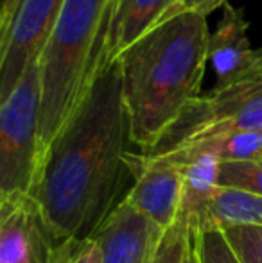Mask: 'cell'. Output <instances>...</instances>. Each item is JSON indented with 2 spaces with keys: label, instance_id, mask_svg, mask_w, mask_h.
Wrapping results in <instances>:
<instances>
[{
  "label": "cell",
  "instance_id": "cell-1",
  "mask_svg": "<svg viewBox=\"0 0 262 263\" xmlns=\"http://www.w3.org/2000/svg\"><path fill=\"white\" fill-rule=\"evenodd\" d=\"M130 143L119 63L102 59L79 106L43 153L31 190L58 246L94 238L124 201Z\"/></svg>",
  "mask_w": 262,
  "mask_h": 263
},
{
  "label": "cell",
  "instance_id": "cell-2",
  "mask_svg": "<svg viewBox=\"0 0 262 263\" xmlns=\"http://www.w3.org/2000/svg\"><path fill=\"white\" fill-rule=\"evenodd\" d=\"M206 16L180 7L117 58L131 143L149 153L199 97L208 61Z\"/></svg>",
  "mask_w": 262,
  "mask_h": 263
},
{
  "label": "cell",
  "instance_id": "cell-3",
  "mask_svg": "<svg viewBox=\"0 0 262 263\" xmlns=\"http://www.w3.org/2000/svg\"><path fill=\"white\" fill-rule=\"evenodd\" d=\"M110 0H65L38 55L42 156L84 97L102 61Z\"/></svg>",
  "mask_w": 262,
  "mask_h": 263
},
{
  "label": "cell",
  "instance_id": "cell-4",
  "mask_svg": "<svg viewBox=\"0 0 262 263\" xmlns=\"http://www.w3.org/2000/svg\"><path fill=\"white\" fill-rule=\"evenodd\" d=\"M38 58L0 101V211L29 197L42 161Z\"/></svg>",
  "mask_w": 262,
  "mask_h": 263
},
{
  "label": "cell",
  "instance_id": "cell-5",
  "mask_svg": "<svg viewBox=\"0 0 262 263\" xmlns=\"http://www.w3.org/2000/svg\"><path fill=\"white\" fill-rule=\"evenodd\" d=\"M232 131L262 133V63L223 90H210L185 106L149 156L171 153L187 143Z\"/></svg>",
  "mask_w": 262,
  "mask_h": 263
},
{
  "label": "cell",
  "instance_id": "cell-6",
  "mask_svg": "<svg viewBox=\"0 0 262 263\" xmlns=\"http://www.w3.org/2000/svg\"><path fill=\"white\" fill-rule=\"evenodd\" d=\"M65 0H16L0 31V101L6 99L45 45Z\"/></svg>",
  "mask_w": 262,
  "mask_h": 263
},
{
  "label": "cell",
  "instance_id": "cell-7",
  "mask_svg": "<svg viewBox=\"0 0 262 263\" xmlns=\"http://www.w3.org/2000/svg\"><path fill=\"white\" fill-rule=\"evenodd\" d=\"M124 161L135 179L124 201L133 210L146 215L158 228L169 229L180 217L183 188L182 168L130 151L124 154Z\"/></svg>",
  "mask_w": 262,
  "mask_h": 263
},
{
  "label": "cell",
  "instance_id": "cell-8",
  "mask_svg": "<svg viewBox=\"0 0 262 263\" xmlns=\"http://www.w3.org/2000/svg\"><path fill=\"white\" fill-rule=\"evenodd\" d=\"M58 243L29 195L0 211V263H50Z\"/></svg>",
  "mask_w": 262,
  "mask_h": 263
},
{
  "label": "cell",
  "instance_id": "cell-9",
  "mask_svg": "<svg viewBox=\"0 0 262 263\" xmlns=\"http://www.w3.org/2000/svg\"><path fill=\"white\" fill-rule=\"evenodd\" d=\"M165 229L123 201L94 238L101 247L102 263H151Z\"/></svg>",
  "mask_w": 262,
  "mask_h": 263
},
{
  "label": "cell",
  "instance_id": "cell-10",
  "mask_svg": "<svg viewBox=\"0 0 262 263\" xmlns=\"http://www.w3.org/2000/svg\"><path fill=\"white\" fill-rule=\"evenodd\" d=\"M248 29L244 13L224 4L219 24L208 38V61L216 72L212 90H223L237 83L257 65V50L252 49Z\"/></svg>",
  "mask_w": 262,
  "mask_h": 263
},
{
  "label": "cell",
  "instance_id": "cell-11",
  "mask_svg": "<svg viewBox=\"0 0 262 263\" xmlns=\"http://www.w3.org/2000/svg\"><path fill=\"white\" fill-rule=\"evenodd\" d=\"M183 0H110L102 59L115 61L130 45L183 7Z\"/></svg>",
  "mask_w": 262,
  "mask_h": 263
},
{
  "label": "cell",
  "instance_id": "cell-12",
  "mask_svg": "<svg viewBox=\"0 0 262 263\" xmlns=\"http://www.w3.org/2000/svg\"><path fill=\"white\" fill-rule=\"evenodd\" d=\"M221 161L212 154H198L178 165L183 174L180 217L194 229L205 224L206 210L217 190Z\"/></svg>",
  "mask_w": 262,
  "mask_h": 263
},
{
  "label": "cell",
  "instance_id": "cell-13",
  "mask_svg": "<svg viewBox=\"0 0 262 263\" xmlns=\"http://www.w3.org/2000/svg\"><path fill=\"white\" fill-rule=\"evenodd\" d=\"M208 224H214L217 228H224V226L262 228V195L235 190V188L217 186L206 210L203 226Z\"/></svg>",
  "mask_w": 262,
  "mask_h": 263
},
{
  "label": "cell",
  "instance_id": "cell-14",
  "mask_svg": "<svg viewBox=\"0 0 262 263\" xmlns=\"http://www.w3.org/2000/svg\"><path fill=\"white\" fill-rule=\"evenodd\" d=\"M217 184L262 195V161H223Z\"/></svg>",
  "mask_w": 262,
  "mask_h": 263
},
{
  "label": "cell",
  "instance_id": "cell-15",
  "mask_svg": "<svg viewBox=\"0 0 262 263\" xmlns=\"http://www.w3.org/2000/svg\"><path fill=\"white\" fill-rule=\"evenodd\" d=\"M226 242L241 263H262V228L257 226H224Z\"/></svg>",
  "mask_w": 262,
  "mask_h": 263
},
{
  "label": "cell",
  "instance_id": "cell-16",
  "mask_svg": "<svg viewBox=\"0 0 262 263\" xmlns=\"http://www.w3.org/2000/svg\"><path fill=\"white\" fill-rule=\"evenodd\" d=\"M196 243L199 263H241L217 226L208 224L196 229Z\"/></svg>",
  "mask_w": 262,
  "mask_h": 263
},
{
  "label": "cell",
  "instance_id": "cell-17",
  "mask_svg": "<svg viewBox=\"0 0 262 263\" xmlns=\"http://www.w3.org/2000/svg\"><path fill=\"white\" fill-rule=\"evenodd\" d=\"M187 238H189V224L183 217H178V220L171 228L165 229L151 258V263H182L187 249Z\"/></svg>",
  "mask_w": 262,
  "mask_h": 263
},
{
  "label": "cell",
  "instance_id": "cell-18",
  "mask_svg": "<svg viewBox=\"0 0 262 263\" xmlns=\"http://www.w3.org/2000/svg\"><path fill=\"white\" fill-rule=\"evenodd\" d=\"M50 263H102L101 247L95 238L66 240L56 247Z\"/></svg>",
  "mask_w": 262,
  "mask_h": 263
},
{
  "label": "cell",
  "instance_id": "cell-19",
  "mask_svg": "<svg viewBox=\"0 0 262 263\" xmlns=\"http://www.w3.org/2000/svg\"><path fill=\"white\" fill-rule=\"evenodd\" d=\"M228 0H183V7L190 11H196V13L203 14V16H208L212 11H216L217 7H223Z\"/></svg>",
  "mask_w": 262,
  "mask_h": 263
},
{
  "label": "cell",
  "instance_id": "cell-20",
  "mask_svg": "<svg viewBox=\"0 0 262 263\" xmlns=\"http://www.w3.org/2000/svg\"><path fill=\"white\" fill-rule=\"evenodd\" d=\"M182 263H199L198 256V243H196V229L189 226V238H187V249L183 254Z\"/></svg>",
  "mask_w": 262,
  "mask_h": 263
},
{
  "label": "cell",
  "instance_id": "cell-21",
  "mask_svg": "<svg viewBox=\"0 0 262 263\" xmlns=\"http://www.w3.org/2000/svg\"><path fill=\"white\" fill-rule=\"evenodd\" d=\"M14 6H16V0H0V31L7 25L13 13Z\"/></svg>",
  "mask_w": 262,
  "mask_h": 263
},
{
  "label": "cell",
  "instance_id": "cell-22",
  "mask_svg": "<svg viewBox=\"0 0 262 263\" xmlns=\"http://www.w3.org/2000/svg\"><path fill=\"white\" fill-rule=\"evenodd\" d=\"M257 59H259V61L262 63V49L257 50Z\"/></svg>",
  "mask_w": 262,
  "mask_h": 263
}]
</instances>
